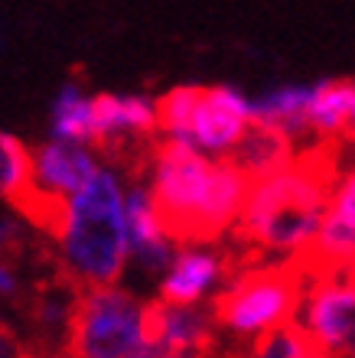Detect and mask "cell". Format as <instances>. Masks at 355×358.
I'll return each mask as SVG.
<instances>
[{"label":"cell","instance_id":"6da1fadb","mask_svg":"<svg viewBox=\"0 0 355 358\" xmlns=\"http://www.w3.org/2000/svg\"><path fill=\"white\" fill-rule=\"evenodd\" d=\"M150 212L169 245H212L238 222L254 179L235 163L206 160L193 143L167 137L157 141L150 160Z\"/></svg>","mask_w":355,"mask_h":358},{"label":"cell","instance_id":"7a4b0ae2","mask_svg":"<svg viewBox=\"0 0 355 358\" xmlns=\"http://www.w3.org/2000/svg\"><path fill=\"white\" fill-rule=\"evenodd\" d=\"M336 179V143L329 137L309 150L293 153L284 166L251 182L242 215L228 231L232 245L261 257L274 251H297L323 225Z\"/></svg>","mask_w":355,"mask_h":358},{"label":"cell","instance_id":"3957f363","mask_svg":"<svg viewBox=\"0 0 355 358\" xmlns=\"http://www.w3.org/2000/svg\"><path fill=\"white\" fill-rule=\"evenodd\" d=\"M59 251V267L78 290L114 287L121 280L127 261V218L121 186L111 173L98 170L72 196V218Z\"/></svg>","mask_w":355,"mask_h":358},{"label":"cell","instance_id":"277c9868","mask_svg":"<svg viewBox=\"0 0 355 358\" xmlns=\"http://www.w3.org/2000/svg\"><path fill=\"white\" fill-rule=\"evenodd\" d=\"M303 277L284 261H261L248 271L225 280V290L215 293L206 310L218 329L238 339H254L261 332L297 320L303 306Z\"/></svg>","mask_w":355,"mask_h":358},{"label":"cell","instance_id":"5b68a950","mask_svg":"<svg viewBox=\"0 0 355 358\" xmlns=\"http://www.w3.org/2000/svg\"><path fill=\"white\" fill-rule=\"evenodd\" d=\"M141 303L118 287L75 293L62 352L69 358H150L141 339Z\"/></svg>","mask_w":355,"mask_h":358},{"label":"cell","instance_id":"8992f818","mask_svg":"<svg viewBox=\"0 0 355 358\" xmlns=\"http://www.w3.org/2000/svg\"><path fill=\"white\" fill-rule=\"evenodd\" d=\"M248 117H251V111H248V101L242 94L235 88L212 85L206 88L202 101H199L189 143H199V147H206V150L222 157L238 143V137L248 127Z\"/></svg>","mask_w":355,"mask_h":358},{"label":"cell","instance_id":"52a82bcc","mask_svg":"<svg viewBox=\"0 0 355 358\" xmlns=\"http://www.w3.org/2000/svg\"><path fill=\"white\" fill-rule=\"evenodd\" d=\"M29 157H33V179L39 186L66 192V196L69 192L75 196L98 173V163H95L92 153H85L78 143L69 141L39 143L36 150H29Z\"/></svg>","mask_w":355,"mask_h":358},{"label":"cell","instance_id":"ba28073f","mask_svg":"<svg viewBox=\"0 0 355 358\" xmlns=\"http://www.w3.org/2000/svg\"><path fill=\"white\" fill-rule=\"evenodd\" d=\"M222 280V264L212 251H183L169 261V273L160 287V300L169 306H196L202 293Z\"/></svg>","mask_w":355,"mask_h":358},{"label":"cell","instance_id":"9c48e42d","mask_svg":"<svg viewBox=\"0 0 355 358\" xmlns=\"http://www.w3.org/2000/svg\"><path fill=\"white\" fill-rule=\"evenodd\" d=\"M124 218H127V251L147 271L169 267V241L163 238L157 218L150 212V199L144 182L131 186V196H127V206H124Z\"/></svg>","mask_w":355,"mask_h":358},{"label":"cell","instance_id":"30bf717a","mask_svg":"<svg viewBox=\"0 0 355 358\" xmlns=\"http://www.w3.org/2000/svg\"><path fill=\"white\" fill-rule=\"evenodd\" d=\"M309 98H313V88L287 85L261 94L258 101H248V111H251V121L271 124L287 137H300V134H309Z\"/></svg>","mask_w":355,"mask_h":358},{"label":"cell","instance_id":"8fae6325","mask_svg":"<svg viewBox=\"0 0 355 358\" xmlns=\"http://www.w3.org/2000/svg\"><path fill=\"white\" fill-rule=\"evenodd\" d=\"M352 101H355V82H349V78L319 82L313 88V98H309V131L323 134V137L346 134Z\"/></svg>","mask_w":355,"mask_h":358},{"label":"cell","instance_id":"7c38bea8","mask_svg":"<svg viewBox=\"0 0 355 358\" xmlns=\"http://www.w3.org/2000/svg\"><path fill=\"white\" fill-rule=\"evenodd\" d=\"M206 94V85H176L153 101V117H157V134H173L179 141L193 137V121H196L199 101Z\"/></svg>","mask_w":355,"mask_h":358},{"label":"cell","instance_id":"4fadbf2b","mask_svg":"<svg viewBox=\"0 0 355 358\" xmlns=\"http://www.w3.org/2000/svg\"><path fill=\"white\" fill-rule=\"evenodd\" d=\"M53 134L56 141L82 143L88 141V94L82 82H66L53 104Z\"/></svg>","mask_w":355,"mask_h":358},{"label":"cell","instance_id":"5bb4252c","mask_svg":"<svg viewBox=\"0 0 355 358\" xmlns=\"http://www.w3.org/2000/svg\"><path fill=\"white\" fill-rule=\"evenodd\" d=\"M33 182V157L29 147L13 134L0 131V199L13 202Z\"/></svg>","mask_w":355,"mask_h":358},{"label":"cell","instance_id":"9a60e30c","mask_svg":"<svg viewBox=\"0 0 355 358\" xmlns=\"http://www.w3.org/2000/svg\"><path fill=\"white\" fill-rule=\"evenodd\" d=\"M46 241H33L29 228H23L13 218L0 215V261H29Z\"/></svg>","mask_w":355,"mask_h":358},{"label":"cell","instance_id":"2e32d148","mask_svg":"<svg viewBox=\"0 0 355 358\" xmlns=\"http://www.w3.org/2000/svg\"><path fill=\"white\" fill-rule=\"evenodd\" d=\"M33 358H69V355H66L62 349H56V352H36Z\"/></svg>","mask_w":355,"mask_h":358},{"label":"cell","instance_id":"e0dca14e","mask_svg":"<svg viewBox=\"0 0 355 358\" xmlns=\"http://www.w3.org/2000/svg\"><path fill=\"white\" fill-rule=\"evenodd\" d=\"M346 134H352V137H355V101H352V114H349V127H346Z\"/></svg>","mask_w":355,"mask_h":358}]
</instances>
